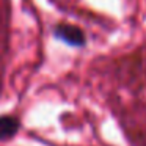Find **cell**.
<instances>
[{"label": "cell", "mask_w": 146, "mask_h": 146, "mask_svg": "<svg viewBox=\"0 0 146 146\" xmlns=\"http://www.w3.org/2000/svg\"><path fill=\"white\" fill-rule=\"evenodd\" d=\"M55 36L61 41H64L69 46H76V47H80V46L85 44V35L83 32L76 25H71V24H60V25L55 29Z\"/></svg>", "instance_id": "cell-1"}, {"label": "cell", "mask_w": 146, "mask_h": 146, "mask_svg": "<svg viewBox=\"0 0 146 146\" xmlns=\"http://www.w3.org/2000/svg\"><path fill=\"white\" fill-rule=\"evenodd\" d=\"M19 130V119L14 116H0V141L16 135Z\"/></svg>", "instance_id": "cell-2"}]
</instances>
